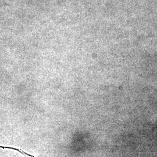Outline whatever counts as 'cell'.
Segmentation results:
<instances>
[{
	"label": "cell",
	"mask_w": 157,
	"mask_h": 157,
	"mask_svg": "<svg viewBox=\"0 0 157 157\" xmlns=\"http://www.w3.org/2000/svg\"><path fill=\"white\" fill-rule=\"evenodd\" d=\"M0 148H4V149H6H6H11V150H15V151H17L19 152L20 153L22 154L24 156H25V157L28 156V157H34L33 156H32V155L26 153V152H22V150H19V149H17V148H12V147H4V146H0Z\"/></svg>",
	"instance_id": "6da1fadb"
}]
</instances>
